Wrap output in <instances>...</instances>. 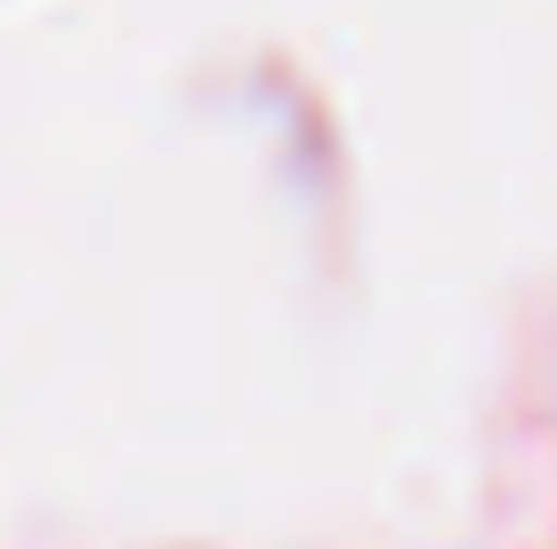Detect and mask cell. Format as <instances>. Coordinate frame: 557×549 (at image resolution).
Instances as JSON below:
<instances>
[]
</instances>
